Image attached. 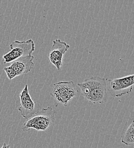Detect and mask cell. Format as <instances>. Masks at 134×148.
<instances>
[{
	"mask_svg": "<svg viewBox=\"0 0 134 148\" xmlns=\"http://www.w3.org/2000/svg\"><path fill=\"white\" fill-rule=\"evenodd\" d=\"M56 113V111L51 107L41 109L25 122L22 126V130L29 132L31 129L37 131L46 130L54 123Z\"/></svg>",
	"mask_w": 134,
	"mask_h": 148,
	"instance_id": "1",
	"label": "cell"
},
{
	"mask_svg": "<svg viewBox=\"0 0 134 148\" xmlns=\"http://www.w3.org/2000/svg\"><path fill=\"white\" fill-rule=\"evenodd\" d=\"M50 94L54 99L55 107L60 105L67 107L68 103L76 96L77 90L73 81L60 82L54 84Z\"/></svg>",
	"mask_w": 134,
	"mask_h": 148,
	"instance_id": "2",
	"label": "cell"
},
{
	"mask_svg": "<svg viewBox=\"0 0 134 148\" xmlns=\"http://www.w3.org/2000/svg\"><path fill=\"white\" fill-rule=\"evenodd\" d=\"M9 47L10 51L2 56L5 64L12 63L22 57L32 56L36 50L35 43L32 39L25 41L14 40L9 45Z\"/></svg>",
	"mask_w": 134,
	"mask_h": 148,
	"instance_id": "3",
	"label": "cell"
},
{
	"mask_svg": "<svg viewBox=\"0 0 134 148\" xmlns=\"http://www.w3.org/2000/svg\"><path fill=\"white\" fill-rule=\"evenodd\" d=\"M107 93L113 97L132 92L134 86V74L114 79H106Z\"/></svg>",
	"mask_w": 134,
	"mask_h": 148,
	"instance_id": "4",
	"label": "cell"
},
{
	"mask_svg": "<svg viewBox=\"0 0 134 148\" xmlns=\"http://www.w3.org/2000/svg\"><path fill=\"white\" fill-rule=\"evenodd\" d=\"M86 79L91 87V92L87 101L94 104L106 103L108 99L106 79L94 76Z\"/></svg>",
	"mask_w": 134,
	"mask_h": 148,
	"instance_id": "5",
	"label": "cell"
},
{
	"mask_svg": "<svg viewBox=\"0 0 134 148\" xmlns=\"http://www.w3.org/2000/svg\"><path fill=\"white\" fill-rule=\"evenodd\" d=\"M34 59L33 56L22 57L12 62L9 66L4 67L3 70L8 79H13L18 76L30 72L34 66Z\"/></svg>",
	"mask_w": 134,
	"mask_h": 148,
	"instance_id": "6",
	"label": "cell"
},
{
	"mask_svg": "<svg viewBox=\"0 0 134 148\" xmlns=\"http://www.w3.org/2000/svg\"><path fill=\"white\" fill-rule=\"evenodd\" d=\"M19 96L20 106L18 110L23 118L27 120L41 110L39 104L34 102L32 99L29 92L27 84L25 86Z\"/></svg>",
	"mask_w": 134,
	"mask_h": 148,
	"instance_id": "7",
	"label": "cell"
},
{
	"mask_svg": "<svg viewBox=\"0 0 134 148\" xmlns=\"http://www.w3.org/2000/svg\"><path fill=\"white\" fill-rule=\"evenodd\" d=\"M70 45L66 42L59 39L53 41V45L49 53V62L54 66L57 70H60L63 65V58L65 53L70 49Z\"/></svg>",
	"mask_w": 134,
	"mask_h": 148,
	"instance_id": "8",
	"label": "cell"
},
{
	"mask_svg": "<svg viewBox=\"0 0 134 148\" xmlns=\"http://www.w3.org/2000/svg\"><path fill=\"white\" fill-rule=\"evenodd\" d=\"M121 143L127 146L134 145V118H130L125 123L121 134Z\"/></svg>",
	"mask_w": 134,
	"mask_h": 148,
	"instance_id": "9",
	"label": "cell"
},
{
	"mask_svg": "<svg viewBox=\"0 0 134 148\" xmlns=\"http://www.w3.org/2000/svg\"><path fill=\"white\" fill-rule=\"evenodd\" d=\"M1 148H10V145L6 144V143H4Z\"/></svg>",
	"mask_w": 134,
	"mask_h": 148,
	"instance_id": "10",
	"label": "cell"
}]
</instances>
